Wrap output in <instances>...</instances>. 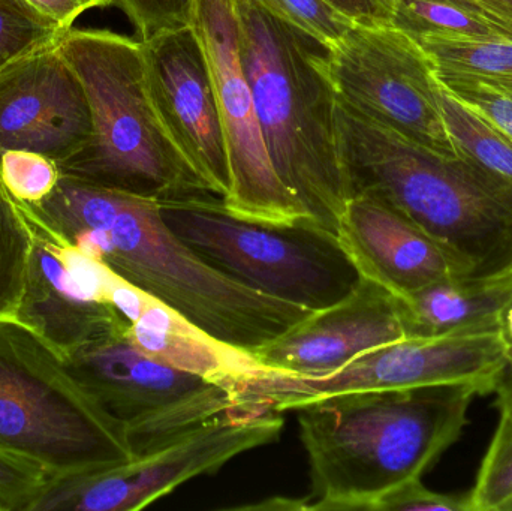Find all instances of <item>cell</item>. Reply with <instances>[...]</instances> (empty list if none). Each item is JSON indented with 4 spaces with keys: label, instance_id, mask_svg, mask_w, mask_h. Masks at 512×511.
Here are the masks:
<instances>
[{
    "label": "cell",
    "instance_id": "obj_2",
    "mask_svg": "<svg viewBox=\"0 0 512 511\" xmlns=\"http://www.w3.org/2000/svg\"><path fill=\"white\" fill-rule=\"evenodd\" d=\"M477 387L345 393L297 408L310 511L366 510L423 474L468 425Z\"/></svg>",
    "mask_w": 512,
    "mask_h": 511
},
{
    "label": "cell",
    "instance_id": "obj_5",
    "mask_svg": "<svg viewBox=\"0 0 512 511\" xmlns=\"http://www.w3.org/2000/svg\"><path fill=\"white\" fill-rule=\"evenodd\" d=\"M56 44L86 90L93 126L86 147L60 164L63 174L155 201L212 194L156 113L138 39L72 27Z\"/></svg>",
    "mask_w": 512,
    "mask_h": 511
},
{
    "label": "cell",
    "instance_id": "obj_31",
    "mask_svg": "<svg viewBox=\"0 0 512 511\" xmlns=\"http://www.w3.org/2000/svg\"><path fill=\"white\" fill-rule=\"evenodd\" d=\"M471 511L466 495L439 494L414 479L397 486L375 501L370 511Z\"/></svg>",
    "mask_w": 512,
    "mask_h": 511
},
{
    "label": "cell",
    "instance_id": "obj_13",
    "mask_svg": "<svg viewBox=\"0 0 512 511\" xmlns=\"http://www.w3.org/2000/svg\"><path fill=\"white\" fill-rule=\"evenodd\" d=\"M20 206L32 230V251L15 321L62 356L128 329V321L108 300L110 270L75 248L29 206Z\"/></svg>",
    "mask_w": 512,
    "mask_h": 511
},
{
    "label": "cell",
    "instance_id": "obj_27",
    "mask_svg": "<svg viewBox=\"0 0 512 511\" xmlns=\"http://www.w3.org/2000/svg\"><path fill=\"white\" fill-rule=\"evenodd\" d=\"M134 26L138 41L194 24L197 0H111Z\"/></svg>",
    "mask_w": 512,
    "mask_h": 511
},
{
    "label": "cell",
    "instance_id": "obj_7",
    "mask_svg": "<svg viewBox=\"0 0 512 511\" xmlns=\"http://www.w3.org/2000/svg\"><path fill=\"white\" fill-rule=\"evenodd\" d=\"M158 206L165 224L204 263L265 296L316 312L345 299L360 282L336 234L318 225L239 218L213 194Z\"/></svg>",
    "mask_w": 512,
    "mask_h": 511
},
{
    "label": "cell",
    "instance_id": "obj_17",
    "mask_svg": "<svg viewBox=\"0 0 512 511\" xmlns=\"http://www.w3.org/2000/svg\"><path fill=\"white\" fill-rule=\"evenodd\" d=\"M336 236L361 278L376 282L397 299L435 282L472 276L447 246L372 195L349 198Z\"/></svg>",
    "mask_w": 512,
    "mask_h": 511
},
{
    "label": "cell",
    "instance_id": "obj_11",
    "mask_svg": "<svg viewBox=\"0 0 512 511\" xmlns=\"http://www.w3.org/2000/svg\"><path fill=\"white\" fill-rule=\"evenodd\" d=\"M337 99L370 122L442 155L463 158L438 102V78L414 36L393 24H354L331 47Z\"/></svg>",
    "mask_w": 512,
    "mask_h": 511
},
{
    "label": "cell",
    "instance_id": "obj_10",
    "mask_svg": "<svg viewBox=\"0 0 512 511\" xmlns=\"http://www.w3.org/2000/svg\"><path fill=\"white\" fill-rule=\"evenodd\" d=\"M282 431L280 413L228 411L125 464L51 479L30 511L146 509L189 480L218 473L231 459L274 443Z\"/></svg>",
    "mask_w": 512,
    "mask_h": 511
},
{
    "label": "cell",
    "instance_id": "obj_39",
    "mask_svg": "<svg viewBox=\"0 0 512 511\" xmlns=\"http://www.w3.org/2000/svg\"><path fill=\"white\" fill-rule=\"evenodd\" d=\"M505 273H512V266L510 267V269L507 270V272Z\"/></svg>",
    "mask_w": 512,
    "mask_h": 511
},
{
    "label": "cell",
    "instance_id": "obj_29",
    "mask_svg": "<svg viewBox=\"0 0 512 511\" xmlns=\"http://www.w3.org/2000/svg\"><path fill=\"white\" fill-rule=\"evenodd\" d=\"M438 81L457 101L480 114L512 143V89L472 78H438Z\"/></svg>",
    "mask_w": 512,
    "mask_h": 511
},
{
    "label": "cell",
    "instance_id": "obj_19",
    "mask_svg": "<svg viewBox=\"0 0 512 511\" xmlns=\"http://www.w3.org/2000/svg\"><path fill=\"white\" fill-rule=\"evenodd\" d=\"M397 300L408 338L501 329L512 300V273L445 279Z\"/></svg>",
    "mask_w": 512,
    "mask_h": 511
},
{
    "label": "cell",
    "instance_id": "obj_1",
    "mask_svg": "<svg viewBox=\"0 0 512 511\" xmlns=\"http://www.w3.org/2000/svg\"><path fill=\"white\" fill-rule=\"evenodd\" d=\"M29 207L87 257L233 347L255 350L312 314L204 263L165 224L158 201L62 174Z\"/></svg>",
    "mask_w": 512,
    "mask_h": 511
},
{
    "label": "cell",
    "instance_id": "obj_23",
    "mask_svg": "<svg viewBox=\"0 0 512 511\" xmlns=\"http://www.w3.org/2000/svg\"><path fill=\"white\" fill-rule=\"evenodd\" d=\"M32 251V230L18 201L0 182V320H15Z\"/></svg>",
    "mask_w": 512,
    "mask_h": 511
},
{
    "label": "cell",
    "instance_id": "obj_37",
    "mask_svg": "<svg viewBox=\"0 0 512 511\" xmlns=\"http://www.w3.org/2000/svg\"><path fill=\"white\" fill-rule=\"evenodd\" d=\"M92 8H105V6H111V0H84Z\"/></svg>",
    "mask_w": 512,
    "mask_h": 511
},
{
    "label": "cell",
    "instance_id": "obj_16",
    "mask_svg": "<svg viewBox=\"0 0 512 511\" xmlns=\"http://www.w3.org/2000/svg\"><path fill=\"white\" fill-rule=\"evenodd\" d=\"M405 338L397 297L361 278L345 299L312 312L251 353L270 371L324 375L366 351Z\"/></svg>",
    "mask_w": 512,
    "mask_h": 511
},
{
    "label": "cell",
    "instance_id": "obj_33",
    "mask_svg": "<svg viewBox=\"0 0 512 511\" xmlns=\"http://www.w3.org/2000/svg\"><path fill=\"white\" fill-rule=\"evenodd\" d=\"M24 2L29 3L48 20L54 21L63 32L72 29L77 18L90 9L84 0H24Z\"/></svg>",
    "mask_w": 512,
    "mask_h": 511
},
{
    "label": "cell",
    "instance_id": "obj_8",
    "mask_svg": "<svg viewBox=\"0 0 512 511\" xmlns=\"http://www.w3.org/2000/svg\"><path fill=\"white\" fill-rule=\"evenodd\" d=\"M505 365L507 341L502 329L478 330L400 339L366 351L330 374L264 369L227 387L236 399V411L283 413L345 393L468 384L486 395L495 392Z\"/></svg>",
    "mask_w": 512,
    "mask_h": 511
},
{
    "label": "cell",
    "instance_id": "obj_9",
    "mask_svg": "<svg viewBox=\"0 0 512 511\" xmlns=\"http://www.w3.org/2000/svg\"><path fill=\"white\" fill-rule=\"evenodd\" d=\"M126 330L63 357L81 387L125 426L134 458L236 410L227 387L153 359Z\"/></svg>",
    "mask_w": 512,
    "mask_h": 511
},
{
    "label": "cell",
    "instance_id": "obj_14",
    "mask_svg": "<svg viewBox=\"0 0 512 511\" xmlns=\"http://www.w3.org/2000/svg\"><path fill=\"white\" fill-rule=\"evenodd\" d=\"M140 45L147 89L168 137L209 191L227 197V141L209 60L194 26L161 33Z\"/></svg>",
    "mask_w": 512,
    "mask_h": 511
},
{
    "label": "cell",
    "instance_id": "obj_25",
    "mask_svg": "<svg viewBox=\"0 0 512 511\" xmlns=\"http://www.w3.org/2000/svg\"><path fill=\"white\" fill-rule=\"evenodd\" d=\"M63 30L24 0H0V71L45 45Z\"/></svg>",
    "mask_w": 512,
    "mask_h": 511
},
{
    "label": "cell",
    "instance_id": "obj_26",
    "mask_svg": "<svg viewBox=\"0 0 512 511\" xmlns=\"http://www.w3.org/2000/svg\"><path fill=\"white\" fill-rule=\"evenodd\" d=\"M59 162L30 150L0 152V182L18 203L38 206L62 179Z\"/></svg>",
    "mask_w": 512,
    "mask_h": 511
},
{
    "label": "cell",
    "instance_id": "obj_22",
    "mask_svg": "<svg viewBox=\"0 0 512 511\" xmlns=\"http://www.w3.org/2000/svg\"><path fill=\"white\" fill-rule=\"evenodd\" d=\"M442 119L460 155L512 183V143L480 114L457 101L438 81Z\"/></svg>",
    "mask_w": 512,
    "mask_h": 511
},
{
    "label": "cell",
    "instance_id": "obj_15",
    "mask_svg": "<svg viewBox=\"0 0 512 511\" xmlns=\"http://www.w3.org/2000/svg\"><path fill=\"white\" fill-rule=\"evenodd\" d=\"M56 42L0 71V152L30 150L60 165L89 143L86 90Z\"/></svg>",
    "mask_w": 512,
    "mask_h": 511
},
{
    "label": "cell",
    "instance_id": "obj_4",
    "mask_svg": "<svg viewBox=\"0 0 512 511\" xmlns=\"http://www.w3.org/2000/svg\"><path fill=\"white\" fill-rule=\"evenodd\" d=\"M349 198H379L447 246L472 278L512 266V183L468 158L442 155L364 119L337 99Z\"/></svg>",
    "mask_w": 512,
    "mask_h": 511
},
{
    "label": "cell",
    "instance_id": "obj_28",
    "mask_svg": "<svg viewBox=\"0 0 512 511\" xmlns=\"http://www.w3.org/2000/svg\"><path fill=\"white\" fill-rule=\"evenodd\" d=\"M289 23L312 33L325 44L336 45L354 26V21L334 8L327 0H258Z\"/></svg>",
    "mask_w": 512,
    "mask_h": 511
},
{
    "label": "cell",
    "instance_id": "obj_24",
    "mask_svg": "<svg viewBox=\"0 0 512 511\" xmlns=\"http://www.w3.org/2000/svg\"><path fill=\"white\" fill-rule=\"evenodd\" d=\"M498 428L469 492L471 511H507L512 504V410H499Z\"/></svg>",
    "mask_w": 512,
    "mask_h": 511
},
{
    "label": "cell",
    "instance_id": "obj_18",
    "mask_svg": "<svg viewBox=\"0 0 512 511\" xmlns=\"http://www.w3.org/2000/svg\"><path fill=\"white\" fill-rule=\"evenodd\" d=\"M126 332L153 359L224 387L265 369L251 351L207 335L179 312L143 291L137 314Z\"/></svg>",
    "mask_w": 512,
    "mask_h": 511
},
{
    "label": "cell",
    "instance_id": "obj_21",
    "mask_svg": "<svg viewBox=\"0 0 512 511\" xmlns=\"http://www.w3.org/2000/svg\"><path fill=\"white\" fill-rule=\"evenodd\" d=\"M391 24L408 35L512 38V27L456 0H391Z\"/></svg>",
    "mask_w": 512,
    "mask_h": 511
},
{
    "label": "cell",
    "instance_id": "obj_36",
    "mask_svg": "<svg viewBox=\"0 0 512 511\" xmlns=\"http://www.w3.org/2000/svg\"><path fill=\"white\" fill-rule=\"evenodd\" d=\"M512 27V0H456Z\"/></svg>",
    "mask_w": 512,
    "mask_h": 511
},
{
    "label": "cell",
    "instance_id": "obj_20",
    "mask_svg": "<svg viewBox=\"0 0 512 511\" xmlns=\"http://www.w3.org/2000/svg\"><path fill=\"white\" fill-rule=\"evenodd\" d=\"M438 78H472L512 89V38L426 35L415 38Z\"/></svg>",
    "mask_w": 512,
    "mask_h": 511
},
{
    "label": "cell",
    "instance_id": "obj_12",
    "mask_svg": "<svg viewBox=\"0 0 512 511\" xmlns=\"http://www.w3.org/2000/svg\"><path fill=\"white\" fill-rule=\"evenodd\" d=\"M192 26L209 60L227 141L231 191L224 206L251 221L309 222L271 164L243 69L233 0H197Z\"/></svg>",
    "mask_w": 512,
    "mask_h": 511
},
{
    "label": "cell",
    "instance_id": "obj_35",
    "mask_svg": "<svg viewBox=\"0 0 512 511\" xmlns=\"http://www.w3.org/2000/svg\"><path fill=\"white\" fill-rule=\"evenodd\" d=\"M312 506V498L307 495L306 498H286V497H271L267 500L259 501V503L246 504V506L230 507L234 510H262V511H303L309 510Z\"/></svg>",
    "mask_w": 512,
    "mask_h": 511
},
{
    "label": "cell",
    "instance_id": "obj_30",
    "mask_svg": "<svg viewBox=\"0 0 512 511\" xmlns=\"http://www.w3.org/2000/svg\"><path fill=\"white\" fill-rule=\"evenodd\" d=\"M50 480L38 465L0 450V511H30Z\"/></svg>",
    "mask_w": 512,
    "mask_h": 511
},
{
    "label": "cell",
    "instance_id": "obj_32",
    "mask_svg": "<svg viewBox=\"0 0 512 511\" xmlns=\"http://www.w3.org/2000/svg\"><path fill=\"white\" fill-rule=\"evenodd\" d=\"M327 2L360 26L391 24V15H393L391 0H327Z\"/></svg>",
    "mask_w": 512,
    "mask_h": 511
},
{
    "label": "cell",
    "instance_id": "obj_40",
    "mask_svg": "<svg viewBox=\"0 0 512 511\" xmlns=\"http://www.w3.org/2000/svg\"><path fill=\"white\" fill-rule=\"evenodd\" d=\"M507 511H512V504L510 507H508Z\"/></svg>",
    "mask_w": 512,
    "mask_h": 511
},
{
    "label": "cell",
    "instance_id": "obj_38",
    "mask_svg": "<svg viewBox=\"0 0 512 511\" xmlns=\"http://www.w3.org/2000/svg\"><path fill=\"white\" fill-rule=\"evenodd\" d=\"M505 311L512 312V300L510 302V305L507 306V309H505Z\"/></svg>",
    "mask_w": 512,
    "mask_h": 511
},
{
    "label": "cell",
    "instance_id": "obj_3",
    "mask_svg": "<svg viewBox=\"0 0 512 511\" xmlns=\"http://www.w3.org/2000/svg\"><path fill=\"white\" fill-rule=\"evenodd\" d=\"M233 3L243 69L274 171L310 224L336 234L349 192L331 47L258 0Z\"/></svg>",
    "mask_w": 512,
    "mask_h": 511
},
{
    "label": "cell",
    "instance_id": "obj_34",
    "mask_svg": "<svg viewBox=\"0 0 512 511\" xmlns=\"http://www.w3.org/2000/svg\"><path fill=\"white\" fill-rule=\"evenodd\" d=\"M501 329L507 341V365L496 386V407L512 410V312L505 311L501 318Z\"/></svg>",
    "mask_w": 512,
    "mask_h": 511
},
{
    "label": "cell",
    "instance_id": "obj_6",
    "mask_svg": "<svg viewBox=\"0 0 512 511\" xmlns=\"http://www.w3.org/2000/svg\"><path fill=\"white\" fill-rule=\"evenodd\" d=\"M0 450L51 479L134 459L125 426L81 387L59 351L15 320H0Z\"/></svg>",
    "mask_w": 512,
    "mask_h": 511
}]
</instances>
